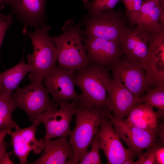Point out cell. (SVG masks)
Returning a JSON list of instances; mask_svg holds the SVG:
<instances>
[{"label": "cell", "mask_w": 164, "mask_h": 164, "mask_svg": "<svg viewBox=\"0 0 164 164\" xmlns=\"http://www.w3.org/2000/svg\"><path fill=\"white\" fill-rule=\"evenodd\" d=\"M80 21L75 23L73 20L66 21L62 33L50 36L56 47L58 65L64 69L82 71L90 65L81 32Z\"/></svg>", "instance_id": "1"}, {"label": "cell", "mask_w": 164, "mask_h": 164, "mask_svg": "<svg viewBox=\"0 0 164 164\" xmlns=\"http://www.w3.org/2000/svg\"><path fill=\"white\" fill-rule=\"evenodd\" d=\"M111 112L109 109H100L78 104L75 114V126L69 136V142L73 151L70 164H77L87 152L100 125L109 118Z\"/></svg>", "instance_id": "2"}, {"label": "cell", "mask_w": 164, "mask_h": 164, "mask_svg": "<svg viewBox=\"0 0 164 164\" xmlns=\"http://www.w3.org/2000/svg\"><path fill=\"white\" fill-rule=\"evenodd\" d=\"M108 70L107 67L90 65L75 74V84L81 91L79 105L110 109L108 97L111 78Z\"/></svg>", "instance_id": "3"}, {"label": "cell", "mask_w": 164, "mask_h": 164, "mask_svg": "<svg viewBox=\"0 0 164 164\" xmlns=\"http://www.w3.org/2000/svg\"><path fill=\"white\" fill-rule=\"evenodd\" d=\"M51 27L46 24L35 29L33 32L23 30L31 40L33 51L27 56L31 71L29 75L30 80L42 81L43 77L56 65L57 61L55 46L48 34Z\"/></svg>", "instance_id": "4"}, {"label": "cell", "mask_w": 164, "mask_h": 164, "mask_svg": "<svg viewBox=\"0 0 164 164\" xmlns=\"http://www.w3.org/2000/svg\"><path fill=\"white\" fill-rule=\"evenodd\" d=\"M80 21L81 26H85L80 30L84 37L100 38L119 44L121 32L128 26L122 11L114 9L86 15Z\"/></svg>", "instance_id": "5"}, {"label": "cell", "mask_w": 164, "mask_h": 164, "mask_svg": "<svg viewBox=\"0 0 164 164\" xmlns=\"http://www.w3.org/2000/svg\"><path fill=\"white\" fill-rule=\"evenodd\" d=\"M16 89L11 97L14 108L23 110L31 121L37 119L40 114L58 108V105L50 100L42 81H31L28 85Z\"/></svg>", "instance_id": "6"}, {"label": "cell", "mask_w": 164, "mask_h": 164, "mask_svg": "<svg viewBox=\"0 0 164 164\" xmlns=\"http://www.w3.org/2000/svg\"><path fill=\"white\" fill-rule=\"evenodd\" d=\"M42 82L52 97V101L58 105L69 103L78 102L80 94L75 88V74L74 70L56 65L42 78Z\"/></svg>", "instance_id": "7"}, {"label": "cell", "mask_w": 164, "mask_h": 164, "mask_svg": "<svg viewBox=\"0 0 164 164\" xmlns=\"http://www.w3.org/2000/svg\"><path fill=\"white\" fill-rule=\"evenodd\" d=\"M109 68L112 70V77L118 78L138 97H142L150 87L144 69L136 60L126 57L121 58Z\"/></svg>", "instance_id": "8"}, {"label": "cell", "mask_w": 164, "mask_h": 164, "mask_svg": "<svg viewBox=\"0 0 164 164\" xmlns=\"http://www.w3.org/2000/svg\"><path fill=\"white\" fill-rule=\"evenodd\" d=\"M58 109L49 110L39 114L37 119L44 125L46 140L54 138L69 136L71 131L70 125L78 106V102L63 103L58 105Z\"/></svg>", "instance_id": "9"}, {"label": "cell", "mask_w": 164, "mask_h": 164, "mask_svg": "<svg viewBox=\"0 0 164 164\" xmlns=\"http://www.w3.org/2000/svg\"><path fill=\"white\" fill-rule=\"evenodd\" d=\"M115 130L120 139L127 145L129 150L136 154L138 158L143 151L158 142L156 132L142 129L125 123L123 120L110 116Z\"/></svg>", "instance_id": "10"}, {"label": "cell", "mask_w": 164, "mask_h": 164, "mask_svg": "<svg viewBox=\"0 0 164 164\" xmlns=\"http://www.w3.org/2000/svg\"><path fill=\"white\" fill-rule=\"evenodd\" d=\"M97 133L101 143V149L103 151L108 164H122L125 160H133L136 154L123 146L114 128L111 118L100 125Z\"/></svg>", "instance_id": "11"}, {"label": "cell", "mask_w": 164, "mask_h": 164, "mask_svg": "<svg viewBox=\"0 0 164 164\" xmlns=\"http://www.w3.org/2000/svg\"><path fill=\"white\" fill-rule=\"evenodd\" d=\"M141 65L150 87L164 86V36L155 34L149 38L147 53Z\"/></svg>", "instance_id": "12"}, {"label": "cell", "mask_w": 164, "mask_h": 164, "mask_svg": "<svg viewBox=\"0 0 164 164\" xmlns=\"http://www.w3.org/2000/svg\"><path fill=\"white\" fill-rule=\"evenodd\" d=\"M83 42L90 65L109 68L123 54L119 44L113 41L84 37Z\"/></svg>", "instance_id": "13"}, {"label": "cell", "mask_w": 164, "mask_h": 164, "mask_svg": "<svg viewBox=\"0 0 164 164\" xmlns=\"http://www.w3.org/2000/svg\"><path fill=\"white\" fill-rule=\"evenodd\" d=\"M26 128L11 130L9 135L13 146L12 152L19 159L20 164L28 163L27 158L32 151L36 154L41 153L43 148V138L38 139L36 133L37 127L41 122L38 119Z\"/></svg>", "instance_id": "14"}, {"label": "cell", "mask_w": 164, "mask_h": 164, "mask_svg": "<svg viewBox=\"0 0 164 164\" xmlns=\"http://www.w3.org/2000/svg\"><path fill=\"white\" fill-rule=\"evenodd\" d=\"M108 107L114 118L123 120L136 105L142 103L117 78L112 77L108 91Z\"/></svg>", "instance_id": "15"}, {"label": "cell", "mask_w": 164, "mask_h": 164, "mask_svg": "<svg viewBox=\"0 0 164 164\" xmlns=\"http://www.w3.org/2000/svg\"><path fill=\"white\" fill-rule=\"evenodd\" d=\"M149 34L137 26L134 28L126 27L121 32L119 40L123 54L142 63L147 53Z\"/></svg>", "instance_id": "16"}, {"label": "cell", "mask_w": 164, "mask_h": 164, "mask_svg": "<svg viewBox=\"0 0 164 164\" xmlns=\"http://www.w3.org/2000/svg\"><path fill=\"white\" fill-rule=\"evenodd\" d=\"M47 0H10L8 5L16 17L24 26L35 29L43 26L46 16L45 7Z\"/></svg>", "instance_id": "17"}, {"label": "cell", "mask_w": 164, "mask_h": 164, "mask_svg": "<svg viewBox=\"0 0 164 164\" xmlns=\"http://www.w3.org/2000/svg\"><path fill=\"white\" fill-rule=\"evenodd\" d=\"M42 153L32 164H70L73 151L68 139L61 137L54 140H46L43 138Z\"/></svg>", "instance_id": "18"}, {"label": "cell", "mask_w": 164, "mask_h": 164, "mask_svg": "<svg viewBox=\"0 0 164 164\" xmlns=\"http://www.w3.org/2000/svg\"><path fill=\"white\" fill-rule=\"evenodd\" d=\"M123 121L127 124L156 133L159 125L153 108L144 103L135 106Z\"/></svg>", "instance_id": "19"}, {"label": "cell", "mask_w": 164, "mask_h": 164, "mask_svg": "<svg viewBox=\"0 0 164 164\" xmlns=\"http://www.w3.org/2000/svg\"><path fill=\"white\" fill-rule=\"evenodd\" d=\"M164 9V0H150L143 2L136 18L135 24L149 33L164 29L159 19Z\"/></svg>", "instance_id": "20"}, {"label": "cell", "mask_w": 164, "mask_h": 164, "mask_svg": "<svg viewBox=\"0 0 164 164\" xmlns=\"http://www.w3.org/2000/svg\"><path fill=\"white\" fill-rule=\"evenodd\" d=\"M31 67L28 63H25L22 57L20 62L14 67L0 73L2 80V91L11 96L12 91L18 87L19 84L29 72H31Z\"/></svg>", "instance_id": "21"}, {"label": "cell", "mask_w": 164, "mask_h": 164, "mask_svg": "<svg viewBox=\"0 0 164 164\" xmlns=\"http://www.w3.org/2000/svg\"><path fill=\"white\" fill-rule=\"evenodd\" d=\"M11 97L2 90L0 91V129L5 127L15 130L20 128L12 118V113L15 109Z\"/></svg>", "instance_id": "22"}, {"label": "cell", "mask_w": 164, "mask_h": 164, "mask_svg": "<svg viewBox=\"0 0 164 164\" xmlns=\"http://www.w3.org/2000/svg\"><path fill=\"white\" fill-rule=\"evenodd\" d=\"M145 94L141 97L142 103L156 108L158 118L164 119V86H156L149 87Z\"/></svg>", "instance_id": "23"}, {"label": "cell", "mask_w": 164, "mask_h": 164, "mask_svg": "<svg viewBox=\"0 0 164 164\" xmlns=\"http://www.w3.org/2000/svg\"><path fill=\"white\" fill-rule=\"evenodd\" d=\"M120 0H82L83 6L88 15L102 11L113 9Z\"/></svg>", "instance_id": "24"}, {"label": "cell", "mask_w": 164, "mask_h": 164, "mask_svg": "<svg viewBox=\"0 0 164 164\" xmlns=\"http://www.w3.org/2000/svg\"><path fill=\"white\" fill-rule=\"evenodd\" d=\"M91 147L82 159L78 162L79 164H101L100 150L101 149L100 139L97 132L94 136L91 144Z\"/></svg>", "instance_id": "25"}, {"label": "cell", "mask_w": 164, "mask_h": 164, "mask_svg": "<svg viewBox=\"0 0 164 164\" xmlns=\"http://www.w3.org/2000/svg\"><path fill=\"white\" fill-rule=\"evenodd\" d=\"M126 9V17L132 25L135 24L137 17L143 3L142 0H122Z\"/></svg>", "instance_id": "26"}, {"label": "cell", "mask_w": 164, "mask_h": 164, "mask_svg": "<svg viewBox=\"0 0 164 164\" xmlns=\"http://www.w3.org/2000/svg\"><path fill=\"white\" fill-rule=\"evenodd\" d=\"M162 143L161 140L150 148L146 152L143 153L139 159L134 162L133 164H155V151L158 147Z\"/></svg>", "instance_id": "27"}, {"label": "cell", "mask_w": 164, "mask_h": 164, "mask_svg": "<svg viewBox=\"0 0 164 164\" xmlns=\"http://www.w3.org/2000/svg\"><path fill=\"white\" fill-rule=\"evenodd\" d=\"M12 22V15L0 13V39L4 37L7 29Z\"/></svg>", "instance_id": "28"}, {"label": "cell", "mask_w": 164, "mask_h": 164, "mask_svg": "<svg viewBox=\"0 0 164 164\" xmlns=\"http://www.w3.org/2000/svg\"><path fill=\"white\" fill-rule=\"evenodd\" d=\"M12 128L5 127L0 129V164L2 159L7 153V145L5 141L6 135L9 134Z\"/></svg>", "instance_id": "29"}, {"label": "cell", "mask_w": 164, "mask_h": 164, "mask_svg": "<svg viewBox=\"0 0 164 164\" xmlns=\"http://www.w3.org/2000/svg\"><path fill=\"white\" fill-rule=\"evenodd\" d=\"M155 164H164V143L161 144L156 149L155 151Z\"/></svg>", "instance_id": "30"}, {"label": "cell", "mask_w": 164, "mask_h": 164, "mask_svg": "<svg viewBox=\"0 0 164 164\" xmlns=\"http://www.w3.org/2000/svg\"><path fill=\"white\" fill-rule=\"evenodd\" d=\"M12 153V151L9 152H7L2 160L0 164H15L10 157V156Z\"/></svg>", "instance_id": "31"}, {"label": "cell", "mask_w": 164, "mask_h": 164, "mask_svg": "<svg viewBox=\"0 0 164 164\" xmlns=\"http://www.w3.org/2000/svg\"><path fill=\"white\" fill-rule=\"evenodd\" d=\"M9 1L10 0H0V4L2 5L5 4H8Z\"/></svg>", "instance_id": "32"}, {"label": "cell", "mask_w": 164, "mask_h": 164, "mask_svg": "<svg viewBox=\"0 0 164 164\" xmlns=\"http://www.w3.org/2000/svg\"><path fill=\"white\" fill-rule=\"evenodd\" d=\"M2 90V80L1 79V77L0 76V91Z\"/></svg>", "instance_id": "33"}, {"label": "cell", "mask_w": 164, "mask_h": 164, "mask_svg": "<svg viewBox=\"0 0 164 164\" xmlns=\"http://www.w3.org/2000/svg\"><path fill=\"white\" fill-rule=\"evenodd\" d=\"M4 38V37H2L0 39V49Z\"/></svg>", "instance_id": "34"}, {"label": "cell", "mask_w": 164, "mask_h": 164, "mask_svg": "<svg viewBox=\"0 0 164 164\" xmlns=\"http://www.w3.org/2000/svg\"><path fill=\"white\" fill-rule=\"evenodd\" d=\"M143 2H148V1H149L150 0H142Z\"/></svg>", "instance_id": "35"}, {"label": "cell", "mask_w": 164, "mask_h": 164, "mask_svg": "<svg viewBox=\"0 0 164 164\" xmlns=\"http://www.w3.org/2000/svg\"><path fill=\"white\" fill-rule=\"evenodd\" d=\"M2 5L0 4V9H1Z\"/></svg>", "instance_id": "36"}]
</instances>
